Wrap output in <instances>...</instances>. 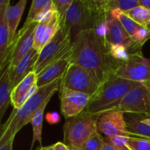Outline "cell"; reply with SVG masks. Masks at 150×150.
Masks as SVG:
<instances>
[{
    "instance_id": "35",
    "label": "cell",
    "mask_w": 150,
    "mask_h": 150,
    "mask_svg": "<svg viewBox=\"0 0 150 150\" xmlns=\"http://www.w3.org/2000/svg\"><path fill=\"white\" fill-rule=\"evenodd\" d=\"M140 5L150 10V0H139Z\"/></svg>"
},
{
    "instance_id": "18",
    "label": "cell",
    "mask_w": 150,
    "mask_h": 150,
    "mask_svg": "<svg viewBox=\"0 0 150 150\" xmlns=\"http://www.w3.org/2000/svg\"><path fill=\"white\" fill-rule=\"evenodd\" d=\"M149 116L143 114H125V120L127 123L128 131L135 138L150 140V126L142 122V120Z\"/></svg>"
},
{
    "instance_id": "36",
    "label": "cell",
    "mask_w": 150,
    "mask_h": 150,
    "mask_svg": "<svg viewBox=\"0 0 150 150\" xmlns=\"http://www.w3.org/2000/svg\"><path fill=\"white\" fill-rule=\"evenodd\" d=\"M38 150H54V147H53V145L52 146H45V147H40L39 149H38Z\"/></svg>"
},
{
    "instance_id": "1",
    "label": "cell",
    "mask_w": 150,
    "mask_h": 150,
    "mask_svg": "<svg viewBox=\"0 0 150 150\" xmlns=\"http://www.w3.org/2000/svg\"><path fill=\"white\" fill-rule=\"evenodd\" d=\"M69 60L70 64L87 69L101 84L114 76L122 63L111 56L104 35L95 29L83 31L76 35Z\"/></svg>"
},
{
    "instance_id": "4",
    "label": "cell",
    "mask_w": 150,
    "mask_h": 150,
    "mask_svg": "<svg viewBox=\"0 0 150 150\" xmlns=\"http://www.w3.org/2000/svg\"><path fill=\"white\" fill-rule=\"evenodd\" d=\"M73 49L71 34L64 23L55 36L39 53L34 71L40 74L43 70L62 59H69Z\"/></svg>"
},
{
    "instance_id": "16",
    "label": "cell",
    "mask_w": 150,
    "mask_h": 150,
    "mask_svg": "<svg viewBox=\"0 0 150 150\" xmlns=\"http://www.w3.org/2000/svg\"><path fill=\"white\" fill-rule=\"evenodd\" d=\"M10 6V0H0V72L8 64L9 29L6 20V12Z\"/></svg>"
},
{
    "instance_id": "5",
    "label": "cell",
    "mask_w": 150,
    "mask_h": 150,
    "mask_svg": "<svg viewBox=\"0 0 150 150\" xmlns=\"http://www.w3.org/2000/svg\"><path fill=\"white\" fill-rule=\"evenodd\" d=\"M100 114H90L84 111L79 115L66 119L64 125V143L69 147L81 149L85 142L97 131Z\"/></svg>"
},
{
    "instance_id": "22",
    "label": "cell",
    "mask_w": 150,
    "mask_h": 150,
    "mask_svg": "<svg viewBox=\"0 0 150 150\" xmlns=\"http://www.w3.org/2000/svg\"><path fill=\"white\" fill-rule=\"evenodd\" d=\"M50 100L45 101L43 105L40 108V109L37 111L35 115L32 118L31 121V124L32 126V130H33V138H32V142L31 144L30 150L32 149L34 146V144L35 142H39L41 147H42V122H43V117H44V111H45V108L48 105Z\"/></svg>"
},
{
    "instance_id": "13",
    "label": "cell",
    "mask_w": 150,
    "mask_h": 150,
    "mask_svg": "<svg viewBox=\"0 0 150 150\" xmlns=\"http://www.w3.org/2000/svg\"><path fill=\"white\" fill-rule=\"evenodd\" d=\"M62 21L56 10H51L38 23L35 34L33 48L40 52L43 47L55 36L62 26Z\"/></svg>"
},
{
    "instance_id": "19",
    "label": "cell",
    "mask_w": 150,
    "mask_h": 150,
    "mask_svg": "<svg viewBox=\"0 0 150 150\" xmlns=\"http://www.w3.org/2000/svg\"><path fill=\"white\" fill-rule=\"evenodd\" d=\"M56 10L53 0H33L23 26L39 23L51 10Z\"/></svg>"
},
{
    "instance_id": "15",
    "label": "cell",
    "mask_w": 150,
    "mask_h": 150,
    "mask_svg": "<svg viewBox=\"0 0 150 150\" xmlns=\"http://www.w3.org/2000/svg\"><path fill=\"white\" fill-rule=\"evenodd\" d=\"M38 57L39 52L32 48L15 67H10V79L13 89L29 73L34 71Z\"/></svg>"
},
{
    "instance_id": "37",
    "label": "cell",
    "mask_w": 150,
    "mask_h": 150,
    "mask_svg": "<svg viewBox=\"0 0 150 150\" xmlns=\"http://www.w3.org/2000/svg\"><path fill=\"white\" fill-rule=\"evenodd\" d=\"M142 122H143L144 123H145V124L148 125L150 126V116L149 117H148L147 118L144 119V120H142Z\"/></svg>"
},
{
    "instance_id": "3",
    "label": "cell",
    "mask_w": 150,
    "mask_h": 150,
    "mask_svg": "<svg viewBox=\"0 0 150 150\" xmlns=\"http://www.w3.org/2000/svg\"><path fill=\"white\" fill-rule=\"evenodd\" d=\"M140 84L142 83L126 80L114 75L101 84L84 111L90 114H100L116 110L126 94Z\"/></svg>"
},
{
    "instance_id": "29",
    "label": "cell",
    "mask_w": 150,
    "mask_h": 150,
    "mask_svg": "<svg viewBox=\"0 0 150 150\" xmlns=\"http://www.w3.org/2000/svg\"><path fill=\"white\" fill-rule=\"evenodd\" d=\"M56 11L59 13L62 23L64 22L66 13L71 6L73 0H53Z\"/></svg>"
},
{
    "instance_id": "34",
    "label": "cell",
    "mask_w": 150,
    "mask_h": 150,
    "mask_svg": "<svg viewBox=\"0 0 150 150\" xmlns=\"http://www.w3.org/2000/svg\"><path fill=\"white\" fill-rule=\"evenodd\" d=\"M101 150H117V149H116L115 147H114L112 145L110 144L109 143H108V142L104 141V144L103 145L102 149Z\"/></svg>"
},
{
    "instance_id": "39",
    "label": "cell",
    "mask_w": 150,
    "mask_h": 150,
    "mask_svg": "<svg viewBox=\"0 0 150 150\" xmlns=\"http://www.w3.org/2000/svg\"><path fill=\"white\" fill-rule=\"evenodd\" d=\"M146 27H147V28H148V29H149V30H150V23H149V25H148V26H146Z\"/></svg>"
},
{
    "instance_id": "26",
    "label": "cell",
    "mask_w": 150,
    "mask_h": 150,
    "mask_svg": "<svg viewBox=\"0 0 150 150\" xmlns=\"http://www.w3.org/2000/svg\"><path fill=\"white\" fill-rule=\"evenodd\" d=\"M104 144V137L97 130L81 148V150H101Z\"/></svg>"
},
{
    "instance_id": "31",
    "label": "cell",
    "mask_w": 150,
    "mask_h": 150,
    "mask_svg": "<svg viewBox=\"0 0 150 150\" xmlns=\"http://www.w3.org/2000/svg\"><path fill=\"white\" fill-rule=\"evenodd\" d=\"M45 119L50 125H55L60 122V117L57 112L48 113L46 114Z\"/></svg>"
},
{
    "instance_id": "38",
    "label": "cell",
    "mask_w": 150,
    "mask_h": 150,
    "mask_svg": "<svg viewBox=\"0 0 150 150\" xmlns=\"http://www.w3.org/2000/svg\"><path fill=\"white\" fill-rule=\"evenodd\" d=\"M70 150H81V149H75V148H72V147H70Z\"/></svg>"
},
{
    "instance_id": "17",
    "label": "cell",
    "mask_w": 150,
    "mask_h": 150,
    "mask_svg": "<svg viewBox=\"0 0 150 150\" xmlns=\"http://www.w3.org/2000/svg\"><path fill=\"white\" fill-rule=\"evenodd\" d=\"M70 64V62L69 59H62L54 64L48 66L38 75V87L46 86L58 79L63 78Z\"/></svg>"
},
{
    "instance_id": "6",
    "label": "cell",
    "mask_w": 150,
    "mask_h": 150,
    "mask_svg": "<svg viewBox=\"0 0 150 150\" xmlns=\"http://www.w3.org/2000/svg\"><path fill=\"white\" fill-rule=\"evenodd\" d=\"M100 86L101 83L87 69L70 64L63 76L61 87L95 96Z\"/></svg>"
},
{
    "instance_id": "2",
    "label": "cell",
    "mask_w": 150,
    "mask_h": 150,
    "mask_svg": "<svg viewBox=\"0 0 150 150\" xmlns=\"http://www.w3.org/2000/svg\"><path fill=\"white\" fill-rule=\"evenodd\" d=\"M62 78L46 86L39 87L36 92L19 108H13L8 120L1 125L0 146L12 138L28 123H30L37 111L45 101L51 100L53 95L60 89Z\"/></svg>"
},
{
    "instance_id": "14",
    "label": "cell",
    "mask_w": 150,
    "mask_h": 150,
    "mask_svg": "<svg viewBox=\"0 0 150 150\" xmlns=\"http://www.w3.org/2000/svg\"><path fill=\"white\" fill-rule=\"evenodd\" d=\"M38 74L35 71L29 73L16 87L13 88L11 94V103L13 108H19L35 93L38 89Z\"/></svg>"
},
{
    "instance_id": "8",
    "label": "cell",
    "mask_w": 150,
    "mask_h": 150,
    "mask_svg": "<svg viewBox=\"0 0 150 150\" xmlns=\"http://www.w3.org/2000/svg\"><path fill=\"white\" fill-rule=\"evenodd\" d=\"M116 110L124 114L150 115V86L142 83L130 89Z\"/></svg>"
},
{
    "instance_id": "23",
    "label": "cell",
    "mask_w": 150,
    "mask_h": 150,
    "mask_svg": "<svg viewBox=\"0 0 150 150\" xmlns=\"http://www.w3.org/2000/svg\"><path fill=\"white\" fill-rule=\"evenodd\" d=\"M124 13L142 26L146 27L150 23V10L141 5Z\"/></svg>"
},
{
    "instance_id": "21",
    "label": "cell",
    "mask_w": 150,
    "mask_h": 150,
    "mask_svg": "<svg viewBox=\"0 0 150 150\" xmlns=\"http://www.w3.org/2000/svg\"><path fill=\"white\" fill-rule=\"evenodd\" d=\"M26 0H21L13 6H9L6 12V20L9 29V47L16 35V29L26 5Z\"/></svg>"
},
{
    "instance_id": "32",
    "label": "cell",
    "mask_w": 150,
    "mask_h": 150,
    "mask_svg": "<svg viewBox=\"0 0 150 150\" xmlns=\"http://www.w3.org/2000/svg\"><path fill=\"white\" fill-rule=\"evenodd\" d=\"M13 142H14V138H12L2 146H0V150H13Z\"/></svg>"
},
{
    "instance_id": "24",
    "label": "cell",
    "mask_w": 150,
    "mask_h": 150,
    "mask_svg": "<svg viewBox=\"0 0 150 150\" xmlns=\"http://www.w3.org/2000/svg\"><path fill=\"white\" fill-rule=\"evenodd\" d=\"M140 5L139 0H105V7L108 12L121 10L127 12Z\"/></svg>"
},
{
    "instance_id": "28",
    "label": "cell",
    "mask_w": 150,
    "mask_h": 150,
    "mask_svg": "<svg viewBox=\"0 0 150 150\" xmlns=\"http://www.w3.org/2000/svg\"><path fill=\"white\" fill-rule=\"evenodd\" d=\"M132 38L135 42L142 47L144 44L150 39V30L147 27L140 26Z\"/></svg>"
},
{
    "instance_id": "27",
    "label": "cell",
    "mask_w": 150,
    "mask_h": 150,
    "mask_svg": "<svg viewBox=\"0 0 150 150\" xmlns=\"http://www.w3.org/2000/svg\"><path fill=\"white\" fill-rule=\"evenodd\" d=\"M126 144L132 150H150V140L126 138Z\"/></svg>"
},
{
    "instance_id": "30",
    "label": "cell",
    "mask_w": 150,
    "mask_h": 150,
    "mask_svg": "<svg viewBox=\"0 0 150 150\" xmlns=\"http://www.w3.org/2000/svg\"><path fill=\"white\" fill-rule=\"evenodd\" d=\"M104 141L112 145L117 150H132L126 144V137H122V136H117L113 138L104 137Z\"/></svg>"
},
{
    "instance_id": "9",
    "label": "cell",
    "mask_w": 150,
    "mask_h": 150,
    "mask_svg": "<svg viewBox=\"0 0 150 150\" xmlns=\"http://www.w3.org/2000/svg\"><path fill=\"white\" fill-rule=\"evenodd\" d=\"M97 130L108 138L117 136L135 138L128 131L125 114L117 110H111L100 114L97 121Z\"/></svg>"
},
{
    "instance_id": "40",
    "label": "cell",
    "mask_w": 150,
    "mask_h": 150,
    "mask_svg": "<svg viewBox=\"0 0 150 150\" xmlns=\"http://www.w3.org/2000/svg\"><path fill=\"white\" fill-rule=\"evenodd\" d=\"M146 85H147V84H146ZM149 86H150V85H149Z\"/></svg>"
},
{
    "instance_id": "10",
    "label": "cell",
    "mask_w": 150,
    "mask_h": 150,
    "mask_svg": "<svg viewBox=\"0 0 150 150\" xmlns=\"http://www.w3.org/2000/svg\"><path fill=\"white\" fill-rule=\"evenodd\" d=\"M38 23H32L23 26L16 33L9 47V59L10 67H13L33 48L35 34Z\"/></svg>"
},
{
    "instance_id": "33",
    "label": "cell",
    "mask_w": 150,
    "mask_h": 150,
    "mask_svg": "<svg viewBox=\"0 0 150 150\" xmlns=\"http://www.w3.org/2000/svg\"><path fill=\"white\" fill-rule=\"evenodd\" d=\"M54 150H70V147L63 142H57L53 145Z\"/></svg>"
},
{
    "instance_id": "20",
    "label": "cell",
    "mask_w": 150,
    "mask_h": 150,
    "mask_svg": "<svg viewBox=\"0 0 150 150\" xmlns=\"http://www.w3.org/2000/svg\"><path fill=\"white\" fill-rule=\"evenodd\" d=\"M13 91L10 79V64L1 72L0 76V121L4 117L6 111L11 103V94Z\"/></svg>"
},
{
    "instance_id": "25",
    "label": "cell",
    "mask_w": 150,
    "mask_h": 150,
    "mask_svg": "<svg viewBox=\"0 0 150 150\" xmlns=\"http://www.w3.org/2000/svg\"><path fill=\"white\" fill-rule=\"evenodd\" d=\"M110 13L113 17L117 18L121 23L123 27L125 29V30L128 32L129 35L131 37H133L135 32L140 26V25L136 23L134 21L132 20L128 16H127L124 12L121 11V10H114V11L110 12Z\"/></svg>"
},
{
    "instance_id": "12",
    "label": "cell",
    "mask_w": 150,
    "mask_h": 150,
    "mask_svg": "<svg viewBox=\"0 0 150 150\" xmlns=\"http://www.w3.org/2000/svg\"><path fill=\"white\" fill-rule=\"evenodd\" d=\"M105 39L109 45L123 46L138 52H142V47L133 41L132 37L125 30L120 21L113 17L110 12L105 22Z\"/></svg>"
},
{
    "instance_id": "11",
    "label": "cell",
    "mask_w": 150,
    "mask_h": 150,
    "mask_svg": "<svg viewBox=\"0 0 150 150\" xmlns=\"http://www.w3.org/2000/svg\"><path fill=\"white\" fill-rule=\"evenodd\" d=\"M94 96L60 87V108L65 119L76 117L86 110Z\"/></svg>"
},
{
    "instance_id": "7",
    "label": "cell",
    "mask_w": 150,
    "mask_h": 150,
    "mask_svg": "<svg viewBox=\"0 0 150 150\" xmlns=\"http://www.w3.org/2000/svg\"><path fill=\"white\" fill-rule=\"evenodd\" d=\"M115 75L126 80L150 85V59L144 57L142 53L133 54L120 64Z\"/></svg>"
}]
</instances>
